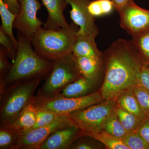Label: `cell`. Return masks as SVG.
Here are the masks:
<instances>
[{
	"label": "cell",
	"mask_w": 149,
	"mask_h": 149,
	"mask_svg": "<svg viewBox=\"0 0 149 149\" xmlns=\"http://www.w3.org/2000/svg\"><path fill=\"white\" fill-rule=\"evenodd\" d=\"M81 131V136H87L93 138L103 144L109 149H129L121 139H117L107 133L105 130L99 132H86Z\"/></svg>",
	"instance_id": "cell-19"
},
{
	"label": "cell",
	"mask_w": 149,
	"mask_h": 149,
	"mask_svg": "<svg viewBox=\"0 0 149 149\" xmlns=\"http://www.w3.org/2000/svg\"><path fill=\"white\" fill-rule=\"evenodd\" d=\"M7 6L10 10L15 14L17 15L20 11V6L17 0H2Z\"/></svg>",
	"instance_id": "cell-34"
},
{
	"label": "cell",
	"mask_w": 149,
	"mask_h": 149,
	"mask_svg": "<svg viewBox=\"0 0 149 149\" xmlns=\"http://www.w3.org/2000/svg\"><path fill=\"white\" fill-rule=\"evenodd\" d=\"M129 149H149V146L138 130L128 132L121 139Z\"/></svg>",
	"instance_id": "cell-26"
},
{
	"label": "cell",
	"mask_w": 149,
	"mask_h": 149,
	"mask_svg": "<svg viewBox=\"0 0 149 149\" xmlns=\"http://www.w3.org/2000/svg\"><path fill=\"white\" fill-rule=\"evenodd\" d=\"M114 109L107 119L104 130L113 137L121 140L126 136L128 132L123 126L115 112Z\"/></svg>",
	"instance_id": "cell-24"
},
{
	"label": "cell",
	"mask_w": 149,
	"mask_h": 149,
	"mask_svg": "<svg viewBox=\"0 0 149 149\" xmlns=\"http://www.w3.org/2000/svg\"><path fill=\"white\" fill-rule=\"evenodd\" d=\"M36 108L37 109V120L32 129L48 125L63 116L53 112Z\"/></svg>",
	"instance_id": "cell-27"
},
{
	"label": "cell",
	"mask_w": 149,
	"mask_h": 149,
	"mask_svg": "<svg viewBox=\"0 0 149 149\" xmlns=\"http://www.w3.org/2000/svg\"><path fill=\"white\" fill-rule=\"evenodd\" d=\"M138 131L149 146V116H147Z\"/></svg>",
	"instance_id": "cell-33"
},
{
	"label": "cell",
	"mask_w": 149,
	"mask_h": 149,
	"mask_svg": "<svg viewBox=\"0 0 149 149\" xmlns=\"http://www.w3.org/2000/svg\"><path fill=\"white\" fill-rule=\"evenodd\" d=\"M116 104L122 108L145 120L147 116L144 114L133 92V89L125 91L118 96Z\"/></svg>",
	"instance_id": "cell-18"
},
{
	"label": "cell",
	"mask_w": 149,
	"mask_h": 149,
	"mask_svg": "<svg viewBox=\"0 0 149 149\" xmlns=\"http://www.w3.org/2000/svg\"><path fill=\"white\" fill-rule=\"evenodd\" d=\"M81 136L80 129L75 125L59 129L49 136L40 149H69Z\"/></svg>",
	"instance_id": "cell-12"
},
{
	"label": "cell",
	"mask_w": 149,
	"mask_h": 149,
	"mask_svg": "<svg viewBox=\"0 0 149 149\" xmlns=\"http://www.w3.org/2000/svg\"><path fill=\"white\" fill-rule=\"evenodd\" d=\"M104 100L99 91L88 95L77 97H66L60 95L52 98H43L35 95L30 104L38 108L61 115H67L100 103Z\"/></svg>",
	"instance_id": "cell-6"
},
{
	"label": "cell",
	"mask_w": 149,
	"mask_h": 149,
	"mask_svg": "<svg viewBox=\"0 0 149 149\" xmlns=\"http://www.w3.org/2000/svg\"><path fill=\"white\" fill-rule=\"evenodd\" d=\"M114 9L111 0H94L91 1L88 6L89 13L95 17L109 15Z\"/></svg>",
	"instance_id": "cell-25"
},
{
	"label": "cell",
	"mask_w": 149,
	"mask_h": 149,
	"mask_svg": "<svg viewBox=\"0 0 149 149\" xmlns=\"http://www.w3.org/2000/svg\"><path fill=\"white\" fill-rule=\"evenodd\" d=\"M0 15L1 19V25L0 30L10 37L15 47H18V40L15 37L13 32V24L17 15L10 10L2 0H0Z\"/></svg>",
	"instance_id": "cell-20"
},
{
	"label": "cell",
	"mask_w": 149,
	"mask_h": 149,
	"mask_svg": "<svg viewBox=\"0 0 149 149\" xmlns=\"http://www.w3.org/2000/svg\"><path fill=\"white\" fill-rule=\"evenodd\" d=\"M53 62L52 71L37 91L38 97L52 98L58 95L68 85L82 77L72 53Z\"/></svg>",
	"instance_id": "cell-5"
},
{
	"label": "cell",
	"mask_w": 149,
	"mask_h": 149,
	"mask_svg": "<svg viewBox=\"0 0 149 149\" xmlns=\"http://www.w3.org/2000/svg\"><path fill=\"white\" fill-rule=\"evenodd\" d=\"M114 6L115 9L118 12L120 9L122 8L127 3L131 0H111Z\"/></svg>",
	"instance_id": "cell-35"
},
{
	"label": "cell",
	"mask_w": 149,
	"mask_h": 149,
	"mask_svg": "<svg viewBox=\"0 0 149 149\" xmlns=\"http://www.w3.org/2000/svg\"><path fill=\"white\" fill-rule=\"evenodd\" d=\"M117 98L106 99L80 111L64 116L81 131L100 132L104 130L107 119L114 110Z\"/></svg>",
	"instance_id": "cell-7"
},
{
	"label": "cell",
	"mask_w": 149,
	"mask_h": 149,
	"mask_svg": "<svg viewBox=\"0 0 149 149\" xmlns=\"http://www.w3.org/2000/svg\"><path fill=\"white\" fill-rule=\"evenodd\" d=\"M96 139L87 136L80 137L72 144L69 149H96L101 148Z\"/></svg>",
	"instance_id": "cell-29"
},
{
	"label": "cell",
	"mask_w": 149,
	"mask_h": 149,
	"mask_svg": "<svg viewBox=\"0 0 149 149\" xmlns=\"http://www.w3.org/2000/svg\"><path fill=\"white\" fill-rule=\"evenodd\" d=\"M130 41L143 64L149 65V30L132 36Z\"/></svg>",
	"instance_id": "cell-21"
},
{
	"label": "cell",
	"mask_w": 149,
	"mask_h": 149,
	"mask_svg": "<svg viewBox=\"0 0 149 149\" xmlns=\"http://www.w3.org/2000/svg\"><path fill=\"white\" fill-rule=\"evenodd\" d=\"M120 24L132 36L149 30V10L140 7L131 0L118 11Z\"/></svg>",
	"instance_id": "cell-8"
},
{
	"label": "cell",
	"mask_w": 149,
	"mask_h": 149,
	"mask_svg": "<svg viewBox=\"0 0 149 149\" xmlns=\"http://www.w3.org/2000/svg\"><path fill=\"white\" fill-rule=\"evenodd\" d=\"M138 85L149 90V65H142Z\"/></svg>",
	"instance_id": "cell-32"
},
{
	"label": "cell",
	"mask_w": 149,
	"mask_h": 149,
	"mask_svg": "<svg viewBox=\"0 0 149 149\" xmlns=\"http://www.w3.org/2000/svg\"><path fill=\"white\" fill-rule=\"evenodd\" d=\"M21 136L9 126H0V149H13Z\"/></svg>",
	"instance_id": "cell-23"
},
{
	"label": "cell",
	"mask_w": 149,
	"mask_h": 149,
	"mask_svg": "<svg viewBox=\"0 0 149 149\" xmlns=\"http://www.w3.org/2000/svg\"><path fill=\"white\" fill-rule=\"evenodd\" d=\"M42 79L22 81L10 85L1 94L0 126H9L30 104Z\"/></svg>",
	"instance_id": "cell-4"
},
{
	"label": "cell",
	"mask_w": 149,
	"mask_h": 149,
	"mask_svg": "<svg viewBox=\"0 0 149 149\" xmlns=\"http://www.w3.org/2000/svg\"><path fill=\"white\" fill-rule=\"evenodd\" d=\"M37 120V109L29 104L22 110L16 119L9 127L20 133L21 135L32 129Z\"/></svg>",
	"instance_id": "cell-16"
},
{
	"label": "cell",
	"mask_w": 149,
	"mask_h": 149,
	"mask_svg": "<svg viewBox=\"0 0 149 149\" xmlns=\"http://www.w3.org/2000/svg\"><path fill=\"white\" fill-rule=\"evenodd\" d=\"M18 47L15 60L2 84L0 95L6 88L22 81L46 79L52 69L54 62L43 58L33 49L31 40L17 31Z\"/></svg>",
	"instance_id": "cell-2"
},
{
	"label": "cell",
	"mask_w": 149,
	"mask_h": 149,
	"mask_svg": "<svg viewBox=\"0 0 149 149\" xmlns=\"http://www.w3.org/2000/svg\"><path fill=\"white\" fill-rule=\"evenodd\" d=\"M79 29L73 22L58 29L42 28L30 40L38 55L54 61L72 53Z\"/></svg>",
	"instance_id": "cell-3"
},
{
	"label": "cell",
	"mask_w": 149,
	"mask_h": 149,
	"mask_svg": "<svg viewBox=\"0 0 149 149\" xmlns=\"http://www.w3.org/2000/svg\"><path fill=\"white\" fill-rule=\"evenodd\" d=\"M20 5V11L17 15L13 28L17 29L30 39L42 28V22L37 16L41 8L38 0H17Z\"/></svg>",
	"instance_id": "cell-9"
},
{
	"label": "cell",
	"mask_w": 149,
	"mask_h": 149,
	"mask_svg": "<svg viewBox=\"0 0 149 149\" xmlns=\"http://www.w3.org/2000/svg\"><path fill=\"white\" fill-rule=\"evenodd\" d=\"M74 57L77 68L83 77L93 78L101 73L104 65V57L93 58L74 56Z\"/></svg>",
	"instance_id": "cell-17"
},
{
	"label": "cell",
	"mask_w": 149,
	"mask_h": 149,
	"mask_svg": "<svg viewBox=\"0 0 149 149\" xmlns=\"http://www.w3.org/2000/svg\"><path fill=\"white\" fill-rule=\"evenodd\" d=\"M8 58L7 52L1 45L0 47V85L2 84L12 66L13 63H11L8 61Z\"/></svg>",
	"instance_id": "cell-30"
},
{
	"label": "cell",
	"mask_w": 149,
	"mask_h": 149,
	"mask_svg": "<svg viewBox=\"0 0 149 149\" xmlns=\"http://www.w3.org/2000/svg\"><path fill=\"white\" fill-rule=\"evenodd\" d=\"M71 6L70 11V18L77 26V35L95 39L99 29L95 23V18L91 15L88 10L90 0H65Z\"/></svg>",
	"instance_id": "cell-11"
},
{
	"label": "cell",
	"mask_w": 149,
	"mask_h": 149,
	"mask_svg": "<svg viewBox=\"0 0 149 149\" xmlns=\"http://www.w3.org/2000/svg\"><path fill=\"white\" fill-rule=\"evenodd\" d=\"M101 76V73L93 78L82 76L66 86L60 95L66 97H77L91 95L96 92Z\"/></svg>",
	"instance_id": "cell-14"
},
{
	"label": "cell",
	"mask_w": 149,
	"mask_h": 149,
	"mask_svg": "<svg viewBox=\"0 0 149 149\" xmlns=\"http://www.w3.org/2000/svg\"><path fill=\"white\" fill-rule=\"evenodd\" d=\"M133 91L142 111L149 116V90L138 85L134 87Z\"/></svg>",
	"instance_id": "cell-28"
},
{
	"label": "cell",
	"mask_w": 149,
	"mask_h": 149,
	"mask_svg": "<svg viewBox=\"0 0 149 149\" xmlns=\"http://www.w3.org/2000/svg\"><path fill=\"white\" fill-rule=\"evenodd\" d=\"M74 125L65 116L48 125L22 134L13 149H40L49 136L56 130Z\"/></svg>",
	"instance_id": "cell-10"
},
{
	"label": "cell",
	"mask_w": 149,
	"mask_h": 149,
	"mask_svg": "<svg viewBox=\"0 0 149 149\" xmlns=\"http://www.w3.org/2000/svg\"><path fill=\"white\" fill-rule=\"evenodd\" d=\"M72 53L75 56L93 58L104 57V54L97 47L95 39L77 35L72 49Z\"/></svg>",
	"instance_id": "cell-15"
},
{
	"label": "cell",
	"mask_w": 149,
	"mask_h": 149,
	"mask_svg": "<svg viewBox=\"0 0 149 149\" xmlns=\"http://www.w3.org/2000/svg\"><path fill=\"white\" fill-rule=\"evenodd\" d=\"M104 57V77L100 91L104 100L118 97L138 85L143 63L130 40L115 41Z\"/></svg>",
	"instance_id": "cell-1"
},
{
	"label": "cell",
	"mask_w": 149,
	"mask_h": 149,
	"mask_svg": "<svg viewBox=\"0 0 149 149\" xmlns=\"http://www.w3.org/2000/svg\"><path fill=\"white\" fill-rule=\"evenodd\" d=\"M0 43L7 51L8 58L13 63L17 53V49L14 45L12 40L9 36L0 30Z\"/></svg>",
	"instance_id": "cell-31"
},
{
	"label": "cell",
	"mask_w": 149,
	"mask_h": 149,
	"mask_svg": "<svg viewBox=\"0 0 149 149\" xmlns=\"http://www.w3.org/2000/svg\"><path fill=\"white\" fill-rule=\"evenodd\" d=\"M114 110L123 126L128 132L138 130L144 121L125 110L117 104Z\"/></svg>",
	"instance_id": "cell-22"
},
{
	"label": "cell",
	"mask_w": 149,
	"mask_h": 149,
	"mask_svg": "<svg viewBox=\"0 0 149 149\" xmlns=\"http://www.w3.org/2000/svg\"><path fill=\"white\" fill-rule=\"evenodd\" d=\"M48 12V17L44 24L46 29H58L67 27L68 23L64 15L67 5L65 0H42Z\"/></svg>",
	"instance_id": "cell-13"
}]
</instances>
